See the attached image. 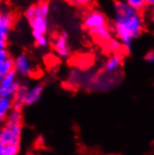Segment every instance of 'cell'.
<instances>
[{
  "label": "cell",
  "mask_w": 154,
  "mask_h": 155,
  "mask_svg": "<svg viewBox=\"0 0 154 155\" xmlns=\"http://www.w3.org/2000/svg\"><path fill=\"white\" fill-rule=\"evenodd\" d=\"M27 155H36V154H34V153H28Z\"/></svg>",
  "instance_id": "4316f807"
},
{
  "label": "cell",
  "mask_w": 154,
  "mask_h": 155,
  "mask_svg": "<svg viewBox=\"0 0 154 155\" xmlns=\"http://www.w3.org/2000/svg\"><path fill=\"white\" fill-rule=\"evenodd\" d=\"M8 58H10L9 51L7 49L0 50V62H3L5 60H8Z\"/></svg>",
  "instance_id": "7402d4cb"
},
{
  "label": "cell",
  "mask_w": 154,
  "mask_h": 155,
  "mask_svg": "<svg viewBox=\"0 0 154 155\" xmlns=\"http://www.w3.org/2000/svg\"><path fill=\"white\" fill-rule=\"evenodd\" d=\"M6 117L7 116H4L2 114H0V127H2L3 124H5V121H6Z\"/></svg>",
  "instance_id": "cb8c5ba5"
},
{
  "label": "cell",
  "mask_w": 154,
  "mask_h": 155,
  "mask_svg": "<svg viewBox=\"0 0 154 155\" xmlns=\"http://www.w3.org/2000/svg\"><path fill=\"white\" fill-rule=\"evenodd\" d=\"M43 91H44V86L42 84H37L29 87L25 96V100H24L25 107H30L38 103L40 100Z\"/></svg>",
  "instance_id": "9c48e42d"
},
{
  "label": "cell",
  "mask_w": 154,
  "mask_h": 155,
  "mask_svg": "<svg viewBox=\"0 0 154 155\" xmlns=\"http://www.w3.org/2000/svg\"><path fill=\"white\" fill-rule=\"evenodd\" d=\"M12 110V99L0 97V114L7 116Z\"/></svg>",
  "instance_id": "5bb4252c"
},
{
  "label": "cell",
  "mask_w": 154,
  "mask_h": 155,
  "mask_svg": "<svg viewBox=\"0 0 154 155\" xmlns=\"http://www.w3.org/2000/svg\"><path fill=\"white\" fill-rule=\"evenodd\" d=\"M89 33L93 38H95L96 40L100 41V42H104V43H106L107 41H109L113 38L112 30L110 29V27H108V25L89 30Z\"/></svg>",
  "instance_id": "8fae6325"
},
{
  "label": "cell",
  "mask_w": 154,
  "mask_h": 155,
  "mask_svg": "<svg viewBox=\"0 0 154 155\" xmlns=\"http://www.w3.org/2000/svg\"><path fill=\"white\" fill-rule=\"evenodd\" d=\"M123 64V57L118 53H114L108 57L106 60L104 69L108 74H113L116 73Z\"/></svg>",
  "instance_id": "7c38bea8"
},
{
  "label": "cell",
  "mask_w": 154,
  "mask_h": 155,
  "mask_svg": "<svg viewBox=\"0 0 154 155\" xmlns=\"http://www.w3.org/2000/svg\"><path fill=\"white\" fill-rule=\"evenodd\" d=\"M38 10H39V13L43 16H47L50 13V5L47 1H41L38 4Z\"/></svg>",
  "instance_id": "ffe728a7"
},
{
  "label": "cell",
  "mask_w": 154,
  "mask_h": 155,
  "mask_svg": "<svg viewBox=\"0 0 154 155\" xmlns=\"http://www.w3.org/2000/svg\"><path fill=\"white\" fill-rule=\"evenodd\" d=\"M68 38V33L67 31H62L52 41V49L60 58L65 59L70 55Z\"/></svg>",
  "instance_id": "52a82bcc"
},
{
  "label": "cell",
  "mask_w": 154,
  "mask_h": 155,
  "mask_svg": "<svg viewBox=\"0 0 154 155\" xmlns=\"http://www.w3.org/2000/svg\"><path fill=\"white\" fill-rule=\"evenodd\" d=\"M28 23L32 30V34H47L49 29V20L47 16L38 15L28 21Z\"/></svg>",
  "instance_id": "ba28073f"
},
{
  "label": "cell",
  "mask_w": 154,
  "mask_h": 155,
  "mask_svg": "<svg viewBox=\"0 0 154 155\" xmlns=\"http://www.w3.org/2000/svg\"><path fill=\"white\" fill-rule=\"evenodd\" d=\"M14 70V59L8 58L3 62H0V80Z\"/></svg>",
  "instance_id": "4fadbf2b"
},
{
  "label": "cell",
  "mask_w": 154,
  "mask_h": 155,
  "mask_svg": "<svg viewBox=\"0 0 154 155\" xmlns=\"http://www.w3.org/2000/svg\"><path fill=\"white\" fill-rule=\"evenodd\" d=\"M6 121L9 124H23V116H21V112L12 109L11 111L7 115Z\"/></svg>",
  "instance_id": "2e32d148"
},
{
  "label": "cell",
  "mask_w": 154,
  "mask_h": 155,
  "mask_svg": "<svg viewBox=\"0 0 154 155\" xmlns=\"http://www.w3.org/2000/svg\"><path fill=\"white\" fill-rule=\"evenodd\" d=\"M68 1L76 7H87L93 2V0H68Z\"/></svg>",
  "instance_id": "44dd1931"
},
{
  "label": "cell",
  "mask_w": 154,
  "mask_h": 155,
  "mask_svg": "<svg viewBox=\"0 0 154 155\" xmlns=\"http://www.w3.org/2000/svg\"><path fill=\"white\" fill-rule=\"evenodd\" d=\"M107 25L108 23L106 15L99 10H90L83 17V26L87 30L96 29Z\"/></svg>",
  "instance_id": "5b68a950"
},
{
  "label": "cell",
  "mask_w": 154,
  "mask_h": 155,
  "mask_svg": "<svg viewBox=\"0 0 154 155\" xmlns=\"http://www.w3.org/2000/svg\"><path fill=\"white\" fill-rule=\"evenodd\" d=\"M145 60L149 63L154 64V49L149 51L145 55Z\"/></svg>",
  "instance_id": "603a6c76"
},
{
  "label": "cell",
  "mask_w": 154,
  "mask_h": 155,
  "mask_svg": "<svg viewBox=\"0 0 154 155\" xmlns=\"http://www.w3.org/2000/svg\"><path fill=\"white\" fill-rule=\"evenodd\" d=\"M18 75L15 70L11 71L0 80V97H6L12 99L21 84V81L18 79Z\"/></svg>",
  "instance_id": "3957f363"
},
{
  "label": "cell",
  "mask_w": 154,
  "mask_h": 155,
  "mask_svg": "<svg viewBox=\"0 0 154 155\" xmlns=\"http://www.w3.org/2000/svg\"><path fill=\"white\" fill-rule=\"evenodd\" d=\"M110 29L122 42L123 48L129 51L133 40L138 38L144 30V21L136 10L127 14H115Z\"/></svg>",
  "instance_id": "6da1fadb"
},
{
  "label": "cell",
  "mask_w": 154,
  "mask_h": 155,
  "mask_svg": "<svg viewBox=\"0 0 154 155\" xmlns=\"http://www.w3.org/2000/svg\"><path fill=\"white\" fill-rule=\"evenodd\" d=\"M105 44H106L105 45L106 49L109 51H112V52H117L123 47L122 42H120L118 38H113Z\"/></svg>",
  "instance_id": "d6986e66"
},
{
  "label": "cell",
  "mask_w": 154,
  "mask_h": 155,
  "mask_svg": "<svg viewBox=\"0 0 154 155\" xmlns=\"http://www.w3.org/2000/svg\"><path fill=\"white\" fill-rule=\"evenodd\" d=\"M23 134V124H15L5 121L0 127V143L3 145H19Z\"/></svg>",
  "instance_id": "7a4b0ae2"
},
{
  "label": "cell",
  "mask_w": 154,
  "mask_h": 155,
  "mask_svg": "<svg viewBox=\"0 0 154 155\" xmlns=\"http://www.w3.org/2000/svg\"><path fill=\"white\" fill-rule=\"evenodd\" d=\"M19 151V145H3L0 143V155H18Z\"/></svg>",
  "instance_id": "9a60e30c"
},
{
  "label": "cell",
  "mask_w": 154,
  "mask_h": 155,
  "mask_svg": "<svg viewBox=\"0 0 154 155\" xmlns=\"http://www.w3.org/2000/svg\"><path fill=\"white\" fill-rule=\"evenodd\" d=\"M29 87L30 86L28 85L27 82H23V81L21 82L15 96L12 98V109L13 110H17V111L21 112V110L25 107V104H24L25 96L26 94V92Z\"/></svg>",
  "instance_id": "30bf717a"
},
{
  "label": "cell",
  "mask_w": 154,
  "mask_h": 155,
  "mask_svg": "<svg viewBox=\"0 0 154 155\" xmlns=\"http://www.w3.org/2000/svg\"><path fill=\"white\" fill-rule=\"evenodd\" d=\"M150 17H151V19L154 21V7L151 8V10H150Z\"/></svg>",
  "instance_id": "484cf974"
},
{
  "label": "cell",
  "mask_w": 154,
  "mask_h": 155,
  "mask_svg": "<svg viewBox=\"0 0 154 155\" xmlns=\"http://www.w3.org/2000/svg\"><path fill=\"white\" fill-rule=\"evenodd\" d=\"M34 38L36 46L41 49H45L49 46V39L44 34H32Z\"/></svg>",
  "instance_id": "e0dca14e"
},
{
  "label": "cell",
  "mask_w": 154,
  "mask_h": 155,
  "mask_svg": "<svg viewBox=\"0 0 154 155\" xmlns=\"http://www.w3.org/2000/svg\"><path fill=\"white\" fill-rule=\"evenodd\" d=\"M14 25V16L9 12H0V50L7 49L9 32Z\"/></svg>",
  "instance_id": "277c9868"
},
{
  "label": "cell",
  "mask_w": 154,
  "mask_h": 155,
  "mask_svg": "<svg viewBox=\"0 0 154 155\" xmlns=\"http://www.w3.org/2000/svg\"><path fill=\"white\" fill-rule=\"evenodd\" d=\"M123 1L131 6L133 8H135L139 13L143 12L147 7L146 0H123Z\"/></svg>",
  "instance_id": "ac0fdd59"
},
{
  "label": "cell",
  "mask_w": 154,
  "mask_h": 155,
  "mask_svg": "<svg viewBox=\"0 0 154 155\" xmlns=\"http://www.w3.org/2000/svg\"><path fill=\"white\" fill-rule=\"evenodd\" d=\"M146 4L148 7H154V0H146Z\"/></svg>",
  "instance_id": "d4e9b609"
},
{
  "label": "cell",
  "mask_w": 154,
  "mask_h": 155,
  "mask_svg": "<svg viewBox=\"0 0 154 155\" xmlns=\"http://www.w3.org/2000/svg\"><path fill=\"white\" fill-rule=\"evenodd\" d=\"M14 70L21 78H28L34 73V66L26 53H19L14 58Z\"/></svg>",
  "instance_id": "8992f818"
}]
</instances>
